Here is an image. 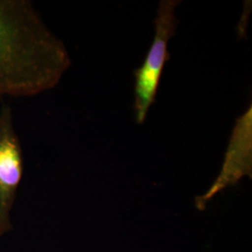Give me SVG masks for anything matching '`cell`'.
Segmentation results:
<instances>
[{"instance_id":"277c9868","label":"cell","mask_w":252,"mask_h":252,"mask_svg":"<svg viewBox=\"0 0 252 252\" xmlns=\"http://www.w3.org/2000/svg\"><path fill=\"white\" fill-rule=\"evenodd\" d=\"M252 176V106L236 119L226 150L221 170L207 192L195 199V207L206 208L207 203L219 192L235 185L244 177Z\"/></svg>"},{"instance_id":"7a4b0ae2","label":"cell","mask_w":252,"mask_h":252,"mask_svg":"<svg viewBox=\"0 0 252 252\" xmlns=\"http://www.w3.org/2000/svg\"><path fill=\"white\" fill-rule=\"evenodd\" d=\"M180 3V0L160 1L154 19L155 35L153 43L142 65L134 71V109L138 125H142L146 121L147 114L155 101L164 64L170 59L167 47L180 23L176 17V9Z\"/></svg>"},{"instance_id":"6da1fadb","label":"cell","mask_w":252,"mask_h":252,"mask_svg":"<svg viewBox=\"0 0 252 252\" xmlns=\"http://www.w3.org/2000/svg\"><path fill=\"white\" fill-rule=\"evenodd\" d=\"M71 65L63 42L27 0H0V96L54 88Z\"/></svg>"},{"instance_id":"3957f363","label":"cell","mask_w":252,"mask_h":252,"mask_svg":"<svg viewBox=\"0 0 252 252\" xmlns=\"http://www.w3.org/2000/svg\"><path fill=\"white\" fill-rule=\"evenodd\" d=\"M24 175V154L13 126L11 108L0 109V236L11 228L9 212Z\"/></svg>"}]
</instances>
